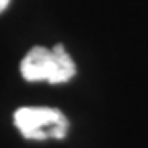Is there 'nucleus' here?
<instances>
[{
	"label": "nucleus",
	"instance_id": "obj_3",
	"mask_svg": "<svg viewBox=\"0 0 148 148\" xmlns=\"http://www.w3.org/2000/svg\"><path fill=\"white\" fill-rule=\"evenodd\" d=\"M8 2H10V0H0V12L5 10L7 5H8Z\"/></svg>",
	"mask_w": 148,
	"mask_h": 148
},
{
	"label": "nucleus",
	"instance_id": "obj_2",
	"mask_svg": "<svg viewBox=\"0 0 148 148\" xmlns=\"http://www.w3.org/2000/svg\"><path fill=\"white\" fill-rule=\"evenodd\" d=\"M15 125L28 140H48L66 137L68 119L53 107H21L15 112Z\"/></svg>",
	"mask_w": 148,
	"mask_h": 148
},
{
	"label": "nucleus",
	"instance_id": "obj_1",
	"mask_svg": "<svg viewBox=\"0 0 148 148\" xmlns=\"http://www.w3.org/2000/svg\"><path fill=\"white\" fill-rule=\"evenodd\" d=\"M20 71L32 82L46 81L49 84H63L76 74V66L63 45H56L53 49L35 46L23 58Z\"/></svg>",
	"mask_w": 148,
	"mask_h": 148
}]
</instances>
